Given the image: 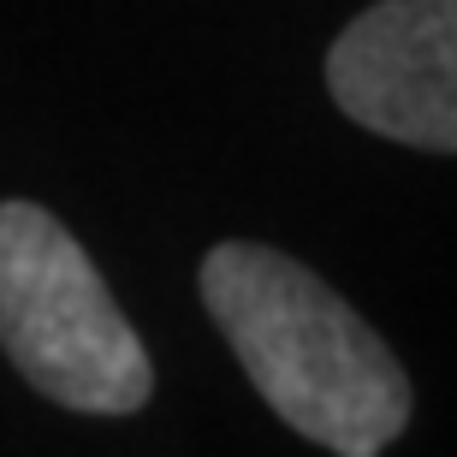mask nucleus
Instances as JSON below:
<instances>
[{
    "label": "nucleus",
    "instance_id": "f257e3e1",
    "mask_svg": "<svg viewBox=\"0 0 457 457\" xmlns=\"http://www.w3.org/2000/svg\"><path fill=\"white\" fill-rule=\"evenodd\" d=\"M203 303L232 356L303 440L339 457H380L410 422L398 356L321 273L268 244H214Z\"/></svg>",
    "mask_w": 457,
    "mask_h": 457
},
{
    "label": "nucleus",
    "instance_id": "f03ea898",
    "mask_svg": "<svg viewBox=\"0 0 457 457\" xmlns=\"http://www.w3.org/2000/svg\"><path fill=\"white\" fill-rule=\"evenodd\" d=\"M0 351L42 398L84 416L149 404L154 362L84 244L36 203H0Z\"/></svg>",
    "mask_w": 457,
    "mask_h": 457
},
{
    "label": "nucleus",
    "instance_id": "7ed1b4c3",
    "mask_svg": "<svg viewBox=\"0 0 457 457\" xmlns=\"http://www.w3.org/2000/svg\"><path fill=\"white\" fill-rule=\"evenodd\" d=\"M333 102L374 137L457 149V0H380L327 54Z\"/></svg>",
    "mask_w": 457,
    "mask_h": 457
}]
</instances>
